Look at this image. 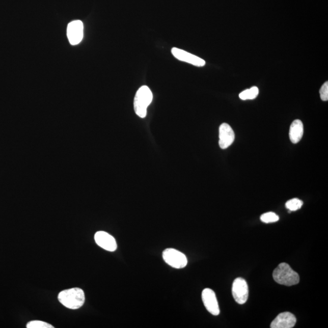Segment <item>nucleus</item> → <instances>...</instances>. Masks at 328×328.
Listing matches in <instances>:
<instances>
[{"instance_id": "f257e3e1", "label": "nucleus", "mask_w": 328, "mask_h": 328, "mask_svg": "<svg viewBox=\"0 0 328 328\" xmlns=\"http://www.w3.org/2000/svg\"><path fill=\"white\" fill-rule=\"evenodd\" d=\"M58 299L64 307L71 310H77L84 305L85 296L83 290L74 288L60 292Z\"/></svg>"}, {"instance_id": "f03ea898", "label": "nucleus", "mask_w": 328, "mask_h": 328, "mask_svg": "<svg viewBox=\"0 0 328 328\" xmlns=\"http://www.w3.org/2000/svg\"><path fill=\"white\" fill-rule=\"evenodd\" d=\"M273 277L277 283L287 286L297 285L299 282L298 274L285 263H281L277 266L274 271Z\"/></svg>"}, {"instance_id": "7ed1b4c3", "label": "nucleus", "mask_w": 328, "mask_h": 328, "mask_svg": "<svg viewBox=\"0 0 328 328\" xmlns=\"http://www.w3.org/2000/svg\"><path fill=\"white\" fill-rule=\"evenodd\" d=\"M153 100V94L147 86L141 87L137 91L134 100L135 114L141 118H146L148 106Z\"/></svg>"}, {"instance_id": "20e7f679", "label": "nucleus", "mask_w": 328, "mask_h": 328, "mask_svg": "<svg viewBox=\"0 0 328 328\" xmlns=\"http://www.w3.org/2000/svg\"><path fill=\"white\" fill-rule=\"evenodd\" d=\"M162 257L167 264L175 269H182L188 263L185 255L175 249H166L163 252Z\"/></svg>"}, {"instance_id": "39448f33", "label": "nucleus", "mask_w": 328, "mask_h": 328, "mask_svg": "<svg viewBox=\"0 0 328 328\" xmlns=\"http://www.w3.org/2000/svg\"><path fill=\"white\" fill-rule=\"evenodd\" d=\"M232 295L235 300L239 305H243L247 302L249 288L244 279L237 278L234 280L232 285Z\"/></svg>"}, {"instance_id": "423d86ee", "label": "nucleus", "mask_w": 328, "mask_h": 328, "mask_svg": "<svg viewBox=\"0 0 328 328\" xmlns=\"http://www.w3.org/2000/svg\"><path fill=\"white\" fill-rule=\"evenodd\" d=\"M67 36L72 45H76L81 42L84 37V24L80 20L69 23L67 28Z\"/></svg>"}, {"instance_id": "0eeeda50", "label": "nucleus", "mask_w": 328, "mask_h": 328, "mask_svg": "<svg viewBox=\"0 0 328 328\" xmlns=\"http://www.w3.org/2000/svg\"><path fill=\"white\" fill-rule=\"evenodd\" d=\"M202 299L206 310L213 315H218L220 310L217 303L215 293L213 290L206 288L203 290L202 292Z\"/></svg>"}, {"instance_id": "6e6552de", "label": "nucleus", "mask_w": 328, "mask_h": 328, "mask_svg": "<svg viewBox=\"0 0 328 328\" xmlns=\"http://www.w3.org/2000/svg\"><path fill=\"white\" fill-rule=\"evenodd\" d=\"M172 53L179 61L198 66V67H202L206 65L204 60L181 49L173 48L172 49Z\"/></svg>"}, {"instance_id": "1a4fd4ad", "label": "nucleus", "mask_w": 328, "mask_h": 328, "mask_svg": "<svg viewBox=\"0 0 328 328\" xmlns=\"http://www.w3.org/2000/svg\"><path fill=\"white\" fill-rule=\"evenodd\" d=\"M94 239L97 245L107 251L115 252L118 247L115 238L105 232H97Z\"/></svg>"}, {"instance_id": "9d476101", "label": "nucleus", "mask_w": 328, "mask_h": 328, "mask_svg": "<svg viewBox=\"0 0 328 328\" xmlns=\"http://www.w3.org/2000/svg\"><path fill=\"white\" fill-rule=\"evenodd\" d=\"M219 137V145L221 148L226 149L234 142V131L229 124L224 123L220 127Z\"/></svg>"}, {"instance_id": "9b49d317", "label": "nucleus", "mask_w": 328, "mask_h": 328, "mask_svg": "<svg viewBox=\"0 0 328 328\" xmlns=\"http://www.w3.org/2000/svg\"><path fill=\"white\" fill-rule=\"evenodd\" d=\"M296 322V317L291 312L280 314L270 324L271 328H292Z\"/></svg>"}, {"instance_id": "f8f14e48", "label": "nucleus", "mask_w": 328, "mask_h": 328, "mask_svg": "<svg viewBox=\"0 0 328 328\" xmlns=\"http://www.w3.org/2000/svg\"><path fill=\"white\" fill-rule=\"evenodd\" d=\"M303 135H304V124L300 120H295L290 127V140L293 144L298 143L302 140Z\"/></svg>"}, {"instance_id": "ddd939ff", "label": "nucleus", "mask_w": 328, "mask_h": 328, "mask_svg": "<svg viewBox=\"0 0 328 328\" xmlns=\"http://www.w3.org/2000/svg\"><path fill=\"white\" fill-rule=\"evenodd\" d=\"M259 94V90L256 87H252L251 89L245 90L240 94L239 97L241 100H252L256 98Z\"/></svg>"}, {"instance_id": "4468645a", "label": "nucleus", "mask_w": 328, "mask_h": 328, "mask_svg": "<svg viewBox=\"0 0 328 328\" xmlns=\"http://www.w3.org/2000/svg\"><path fill=\"white\" fill-rule=\"evenodd\" d=\"M303 204H304V203H303L302 201L297 198H294L287 202L286 207L289 210L290 212H292V211H296L301 209Z\"/></svg>"}, {"instance_id": "2eb2a0df", "label": "nucleus", "mask_w": 328, "mask_h": 328, "mask_svg": "<svg viewBox=\"0 0 328 328\" xmlns=\"http://www.w3.org/2000/svg\"><path fill=\"white\" fill-rule=\"evenodd\" d=\"M261 222L264 223H271L278 222L279 216L274 212H267L264 213L260 217Z\"/></svg>"}, {"instance_id": "dca6fc26", "label": "nucleus", "mask_w": 328, "mask_h": 328, "mask_svg": "<svg viewBox=\"0 0 328 328\" xmlns=\"http://www.w3.org/2000/svg\"><path fill=\"white\" fill-rule=\"evenodd\" d=\"M28 328H53V326L48 323L44 322L42 321L34 320L31 321L27 324Z\"/></svg>"}, {"instance_id": "f3484780", "label": "nucleus", "mask_w": 328, "mask_h": 328, "mask_svg": "<svg viewBox=\"0 0 328 328\" xmlns=\"http://www.w3.org/2000/svg\"><path fill=\"white\" fill-rule=\"evenodd\" d=\"M320 98L323 101L328 100V82L326 81L320 90Z\"/></svg>"}]
</instances>
